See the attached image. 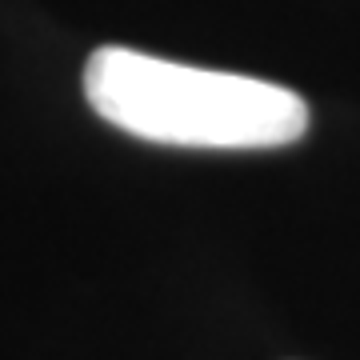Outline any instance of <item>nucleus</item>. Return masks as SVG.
I'll use <instances>...</instances> for the list:
<instances>
[{"label":"nucleus","mask_w":360,"mask_h":360,"mask_svg":"<svg viewBox=\"0 0 360 360\" xmlns=\"http://www.w3.org/2000/svg\"><path fill=\"white\" fill-rule=\"evenodd\" d=\"M84 96L112 129L176 148H281L309 129V104L284 84L120 44L92 52Z\"/></svg>","instance_id":"nucleus-1"}]
</instances>
